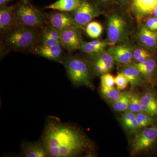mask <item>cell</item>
Listing matches in <instances>:
<instances>
[{"label": "cell", "mask_w": 157, "mask_h": 157, "mask_svg": "<svg viewBox=\"0 0 157 157\" xmlns=\"http://www.w3.org/2000/svg\"><path fill=\"white\" fill-rule=\"evenodd\" d=\"M41 141L50 157L77 156L88 146L87 139L78 129L52 117L46 121Z\"/></svg>", "instance_id": "1"}, {"label": "cell", "mask_w": 157, "mask_h": 157, "mask_svg": "<svg viewBox=\"0 0 157 157\" xmlns=\"http://www.w3.org/2000/svg\"><path fill=\"white\" fill-rule=\"evenodd\" d=\"M40 30L16 23L1 36V42L9 52H32L37 45Z\"/></svg>", "instance_id": "2"}, {"label": "cell", "mask_w": 157, "mask_h": 157, "mask_svg": "<svg viewBox=\"0 0 157 157\" xmlns=\"http://www.w3.org/2000/svg\"><path fill=\"white\" fill-rule=\"evenodd\" d=\"M63 64L68 78L75 86H85L94 89L91 79V70L86 62L76 56H65Z\"/></svg>", "instance_id": "3"}, {"label": "cell", "mask_w": 157, "mask_h": 157, "mask_svg": "<svg viewBox=\"0 0 157 157\" xmlns=\"http://www.w3.org/2000/svg\"><path fill=\"white\" fill-rule=\"evenodd\" d=\"M16 22L41 29L48 25L47 14L33 6L30 2L21 3L15 5Z\"/></svg>", "instance_id": "4"}, {"label": "cell", "mask_w": 157, "mask_h": 157, "mask_svg": "<svg viewBox=\"0 0 157 157\" xmlns=\"http://www.w3.org/2000/svg\"><path fill=\"white\" fill-rule=\"evenodd\" d=\"M68 13L80 28H85L88 23L101 14L93 0H81L80 5L76 10Z\"/></svg>", "instance_id": "5"}, {"label": "cell", "mask_w": 157, "mask_h": 157, "mask_svg": "<svg viewBox=\"0 0 157 157\" xmlns=\"http://www.w3.org/2000/svg\"><path fill=\"white\" fill-rule=\"evenodd\" d=\"M126 30V23L123 18L116 14L109 17L107 25V36L109 44L115 45L123 40Z\"/></svg>", "instance_id": "6"}, {"label": "cell", "mask_w": 157, "mask_h": 157, "mask_svg": "<svg viewBox=\"0 0 157 157\" xmlns=\"http://www.w3.org/2000/svg\"><path fill=\"white\" fill-rule=\"evenodd\" d=\"M157 139V127L154 126L144 129L134 138L132 143V153L135 154L149 148Z\"/></svg>", "instance_id": "7"}, {"label": "cell", "mask_w": 157, "mask_h": 157, "mask_svg": "<svg viewBox=\"0 0 157 157\" xmlns=\"http://www.w3.org/2000/svg\"><path fill=\"white\" fill-rule=\"evenodd\" d=\"M47 24L60 33L75 27H79L68 12L56 10L47 14Z\"/></svg>", "instance_id": "8"}, {"label": "cell", "mask_w": 157, "mask_h": 157, "mask_svg": "<svg viewBox=\"0 0 157 157\" xmlns=\"http://www.w3.org/2000/svg\"><path fill=\"white\" fill-rule=\"evenodd\" d=\"M80 28L75 27L61 33V45L65 50L70 52L80 50L83 41L79 31Z\"/></svg>", "instance_id": "9"}, {"label": "cell", "mask_w": 157, "mask_h": 157, "mask_svg": "<svg viewBox=\"0 0 157 157\" xmlns=\"http://www.w3.org/2000/svg\"><path fill=\"white\" fill-rule=\"evenodd\" d=\"M63 47L61 45L52 46H40L36 45L33 48L32 53L50 60L63 64L65 56Z\"/></svg>", "instance_id": "10"}, {"label": "cell", "mask_w": 157, "mask_h": 157, "mask_svg": "<svg viewBox=\"0 0 157 157\" xmlns=\"http://www.w3.org/2000/svg\"><path fill=\"white\" fill-rule=\"evenodd\" d=\"M15 5L0 7V33L1 36L10 29L16 23Z\"/></svg>", "instance_id": "11"}, {"label": "cell", "mask_w": 157, "mask_h": 157, "mask_svg": "<svg viewBox=\"0 0 157 157\" xmlns=\"http://www.w3.org/2000/svg\"><path fill=\"white\" fill-rule=\"evenodd\" d=\"M114 61L122 64H128L133 58V51L132 47L125 45L111 46L108 49Z\"/></svg>", "instance_id": "12"}, {"label": "cell", "mask_w": 157, "mask_h": 157, "mask_svg": "<svg viewBox=\"0 0 157 157\" xmlns=\"http://www.w3.org/2000/svg\"><path fill=\"white\" fill-rule=\"evenodd\" d=\"M21 152L25 157H48L49 155L42 141L26 142L21 145Z\"/></svg>", "instance_id": "13"}, {"label": "cell", "mask_w": 157, "mask_h": 157, "mask_svg": "<svg viewBox=\"0 0 157 157\" xmlns=\"http://www.w3.org/2000/svg\"><path fill=\"white\" fill-rule=\"evenodd\" d=\"M157 0H132V7L137 17H143L153 12Z\"/></svg>", "instance_id": "14"}, {"label": "cell", "mask_w": 157, "mask_h": 157, "mask_svg": "<svg viewBox=\"0 0 157 157\" xmlns=\"http://www.w3.org/2000/svg\"><path fill=\"white\" fill-rule=\"evenodd\" d=\"M141 112L151 117L157 115V99L152 93L148 92L140 98Z\"/></svg>", "instance_id": "15"}, {"label": "cell", "mask_w": 157, "mask_h": 157, "mask_svg": "<svg viewBox=\"0 0 157 157\" xmlns=\"http://www.w3.org/2000/svg\"><path fill=\"white\" fill-rule=\"evenodd\" d=\"M81 0H58L45 6V9H52L63 12H70L76 10L80 5Z\"/></svg>", "instance_id": "16"}, {"label": "cell", "mask_w": 157, "mask_h": 157, "mask_svg": "<svg viewBox=\"0 0 157 157\" xmlns=\"http://www.w3.org/2000/svg\"><path fill=\"white\" fill-rule=\"evenodd\" d=\"M121 121L124 128L131 133L135 132L139 128L136 114L129 110L125 111L122 115Z\"/></svg>", "instance_id": "17"}, {"label": "cell", "mask_w": 157, "mask_h": 157, "mask_svg": "<svg viewBox=\"0 0 157 157\" xmlns=\"http://www.w3.org/2000/svg\"><path fill=\"white\" fill-rule=\"evenodd\" d=\"M139 38L144 45L148 47H152L157 43V33L143 26L139 32Z\"/></svg>", "instance_id": "18"}, {"label": "cell", "mask_w": 157, "mask_h": 157, "mask_svg": "<svg viewBox=\"0 0 157 157\" xmlns=\"http://www.w3.org/2000/svg\"><path fill=\"white\" fill-rule=\"evenodd\" d=\"M89 56L94 58L93 59L94 60L97 61L101 64L104 67L106 73L111 70L113 67L114 59L112 55L108 52L104 51L98 54Z\"/></svg>", "instance_id": "19"}, {"label": "cell", "mask_w": 157, "mask_h": 157, "mask_svg": "<svg viewBox=\"0 0 157 157\" xmlns=\"http://www.w3.org/2000/svg\"><path fill=\"white\" fill-rule=\"evenodd\" d=\"M132 94L128 92L122 93L120 98L112 103V107L115 111H125L128 109L131 101Z\"/></svg>", "instance_id": "20"}, {"label": "cell", "mask_w": 157, "mask_h": 157, "mask_svg": "<svg viewBox=\"0 0 157 157\" xmlns=\"http://www.w3.org/2000/svg\"><path fill=\"white\" fill-rule=\"evenodd\" d=\"M141 75L144 77H148L154 71L156 62L153 59L149 58L142 63H134Z\"/></svg>", "instance_id": "21"}, {"label": "cell", "mask_w": 157, "mask_h": 157, "mask_svg": "<svg viewBox=\"0 0 157 157\" xmlns=\"http://www.w3.org/2000/svg\"><path fill=\"white\" fill-rule=\"evenodd\" d=\"M85 28L87 36L92 39L99 38L103 32V26L98 21H90L86 25Z\"/></svg>", "instance_id": "22"}, {"label": "cell", "mask_w": 157, "mask_h": 157, "mask_svg": "<svg viewBox=\"0 0 157 157\" xmlns=\"http://www.w3.org/2000/svg\"><path fill=\"white\" fill-rule=\"evenodd\" d=\"M101 94L108 102L113 103L117 101L121 95L120 90L113 87H101Z\"/></svg>", "instance_id": "23"}, {"label": "cell", "mask_w": 157, "mask_h": 157, "mask_svg": "<svg viewBox=\"0 0 157 157\" xmlns=\"http://www.w3.org/2000/svg\"><path fill=\"white\" fill-rule=\"evenodd\" d=\"M39 36L60 40L61 33L51 26L47 25L40 30ZM61 41V40H60Z\"/></svg>", "instance_id": "24"}, {"label": "cell", "mask_w": 157, "mask_h": 157, "mask_svg": "<svg viewBox=\"0 0 157 157\" xmlns=\"http://www.w3.org/2000/svg\"><path fill=\"white\" fill-rule=\"evenodd\" d=\"M136 115L139 128H146L153 123V119L146 113L140 111L137 113Z\"/></svg>", "instance_id": "25"}, {"label": "cell", "mask_w": 157, "mask_h": 157, "mask_svg": "<svg viewBox=\"0 0 157 157\" xmlns=\"http://www.w3.org/2000/svg\"><path fill=\"white\" fill-rule=\"evenodd\" d=\"M80 50L88 55L98 54L104 51V49L92 44L90 42H83Z\"/></svg>", "instance_id": "26"}, {"label": "cell", "mask_w": 157, "mask_h": 157, "mask_svg": "<svg viewBox=\"0 0 157 157\" xmlns=\"http://www.w3.org/2000/svg\"><path fill=\"white\" fill-rule=\"evenodd\" d=\"M140 98L137 94L132 95L130 105L128 110L133 113H138L141 111Z\"/></svg>", "instance_id": "27"}, {"label": "cell", "mask_w": 157, "mask_h": 157, "mask_svg": "<svg viewBox=\"0 0 157 157\" xmlns=\"http://www.w3.org/2000/svg\"><path fill=\"white\" fill-rule=\"evenodd\" d=\"M115 77L109 73L104 74L101 76V87H113L115 85Z\"/></svg>", "instance_id": "28"}, {"label": "cell", "mask_w": 157, "mask_h": 157, "mask_svg": "<svg viewBox=\"0 0 157 157\" xmlns=\"http://www.w3.org/2000/svg\"><path fill=\"white\" fill-rule=\"evenodd\" d=\"M129 82L122 72L118 73L115 77V83L117 87L120 90L125 89L128 86Z\"/></svg>", "instance_id": "29"}, {"label": "cell", "mask_w": 157, "mask_h": 157, "mask_svg": "<svg viewBox=\"0 0 157 157\" xmlns=\"http://www.w3.org/2000/svg\"><path fill=\"white\" fill-rule=\"evenodd\" d=\"M56 45H61L60 40L42 36L39 35L37 45L40 46H52Z\"/></svg>", "instance_id": "30"}, {"label": "cell", "mask_w": 157, "mask_h": 157, "mask_svg": "<svg viewBox=\"0 0 157 157\" xmlns=\"http://www.w3.org/2000/svg\"><path fill=\"white\" fill-rule=\"evenodd\" d=\"M128 67L135 78L137 86H139L141 84L142 81L140 72L134 64L128 65Z\"/></svg>", "instance_id": "31"}, {"label": "cell", "mask_w": 157, "mask_h": 157, "mask_svg": "<svg viewBox=\"0 0 157 157\" xmlns=\"http://www.w3.org/2000/svg\"><path fill=\"white\" fill-rule=\"evenodd\" d=\"M121 72H122L124 74L125 76L128 78L129 82H130L132 86H133V87L137 86L135 78L133 77L132 73H131V71L129 70L128 66L123 68L122 69Z\"/></svg>", "instance_id": "32"}, {"label": "cell", "mask_w": 157, "mask_h": 157, "mask_svg": "<svg viewBox=\"0 0 157 157\" xmlns=\"http://www.w3.org/2000/svg\"><path fill=\"white\" fill-rule=\"evenodd\" d=\"M147 27L150 30L154 31L157 30V17H150L146 21Z\"/></svg>", "instance_id": "33"}, {"label": "cell", "mask_w": 157, "mask_h": 157, "mask_svg": "<svg viewBox=\"0 0 157 157\" xmlns=\"http://www.w3.org/2000/svg\"><path fill=\"white\" fill-rule=\"evenodd\" d=\"M147 52V51L144 50L143 48H137L133 51V58L136 60L138 58L143 55L144 53Z\"/></svg>", "instance_id": "34"}, {"label": "cell", "mask_w": 157, "mask_h": 157, "mask_svg": "<svg viewBox=\"0 0 157 157\" xmlns=\"http://www.w3.org/2000/svg\"><path fill=\"white\" fill-rule=\"evenodd\" d=\"M150 55L147 52L146 53H144L143 55L138 58L136 61L137 63H142V62L144 61L147 59L150 58Z\"/></svg>", "instance_id": "35"}, {"label": "cell", "mask_w": 157, "mask_h": 157, "mask_svg": "<svg viewBox=\"0 0 157 157\" xmlns=\"http://www.w3.org/2000/svg\"><path fill=\"white\" fill-rule=\"evenodd\" d=\"M14 0H0V7L7 6L9 3L13 2Z\"/></svg>", "instance_id": "36"}, {"label": "cell", "mask_w": 157, "mask_h": 157, "mask_svg": "<svg viewBox=\"0 0 157 157\" xmlns=\"http://www.w3.org/2000/svg\"><path fill=\"white\" fill-rule=\"evenodd\" d=\"M98 2L101 3V4H107V3L109 2L110 0H96Z\"/></svg>", "instance_id": "37"}, {"label": "cell", "mask_w": 157, "mask_h": 157, "mask_svg": "<svg viewBox=\"0 0 157 157\" xmlns=\"http://www.w3.org/2000/svg\"><path fill=\"white\" fill-rule=\"evenodd\" d=\"M153 14L155 17H157V6L155 7L154 10L153 12Z\"/></svg>", "instance_id": "38"}, {"label": "cell", "mask_w": 157, "mask_h": 157, "mask_svg": "<svg viewBox=\"0 0 157 157\" xmlns=\"http://www.w3.org/2000/svg\"><path fill=\"white\" fill-rule=\"evenodd\" d=\"M119 1L121 2V3H123V4H125L128 2V0H118Z\"/></svg>", "instance_id": "39"}, {"label": "cell", "mask_w": 157, "mask_h": 157, "mask_svg": "<svg viewBox=\"0 0 157 157\" xmlns=\"http://www.w3.org/2000/svg\"><path fill=\"white\" fill-rule=\"evenodd\" d=\"M19 1L24 2H30L31 0H19Z\"/></svg>", "instance_id": "40"}]
</instances>
